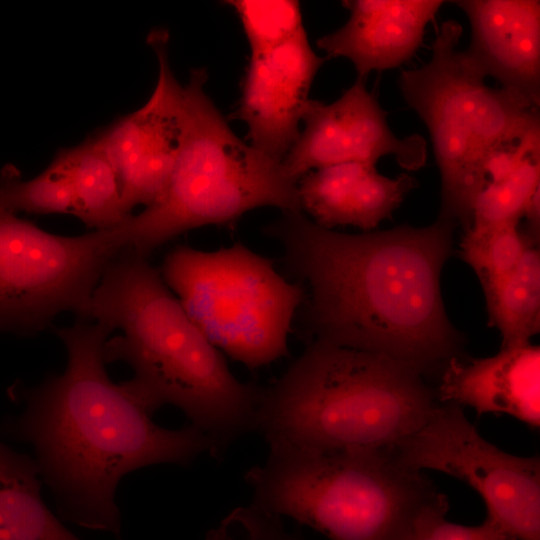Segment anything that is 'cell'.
<instances>
[{"mask_svg": "<svg viewBox=\"0 0 540 540\" xmlns=\"http://www.w3.org/2000/svg\"><path fill=\"white\" fill-rule=\"evenodd\" d=\"M457 224H403L347 234L283 212L265 227L308 288L306 322L316 341L383 355L425 378L463 357L464 336L443 305L440 274Z\"/></svg>", "mask_w": 540, "mask_h": 540, "instance_id": "6da1fadb", "label": "cell"}, {"mask_svg": "<svg viewBox=\"0 0 540 540\" xmlns=\"http://www.w3.org/2000/svg\"><path fill=\"white\" fill-rule=\"evenodd\" d=\"M111 332L81 318L56 328L67 352L65 370L33 387L10 386L9 398L23 410L4 419L0 435L33 447L64 520L119 537L121 479L155 464L187 466L210 453L211 442L190 424L159 426L152 420L156 407L132 379L116 384L109 378L103 348Z\"/></svg>", "mask_w": 540, "mask_h": 540, "instance_id": "7a4b0ae2", "label": "cell"}, {"mask_svg": "<svg viewBox=\"0 0 540 540\" xmlns=\"http://www.w3.org/2000/svg\"><path fill=\"white\" fill-rule=\"evenodd\" d=\"M81 319L123 334L107 339L106 363L123 361L156 409H180L221 459L256 430L261 387L238 380L188 316L161 273L125 248L107 267Z\"/></svg>", "mask_w": 540, "mask_h": 540, "instance_id": "3957f363", "label": "cell"}, {"mask_svg": "<svg viewBox=\"0 0 540 540\" xmlns=\"http://www.w3.org/2000/svg\"><path fill=\"white\" fill-rule=\"evenodd\" d=\"M440 403L411 366L315 340L261 389L255 431L269 447H391L420 429Z\"/></svg>", "mask_w": 540, "mask_h": 540, "instance_id": "277c9868", "label": "cell"}, {"mask_svg": "<svg viewBox=\"0 0 540 540\" xmlns=\"http://www.w3.org/2000/svg\"><path fill=\"white\" fill-rule=\"evenodd\" d=\"M244 480L249 506L287 516L330 540H412L448 497L392 447L308 451L271 446Z\"/></svg>", "mask_w": 540, "mask_h": 540, "instance_id": "5b68a950", "label": "cell"}, {"mask_svg": "<svg viewBox=\"0 0 540 540\" xmlns=\"http://www.w3.org/2000/svg\"><path fill=\"white\" fill-rule=\"evenodd\" d=\"M205 68L184 86L183 135L162 197L123 221L127 248L148 256L164 243L206 225L231 224L250 210L273 206L301 212L298 180L283 162L239 139L205 93Z\"/></svg>", "mask_w": 540, "mask_h": 540, "instance_id": "8992f818", "label": "cell"}, {"mask_svg": "<svg viewBox=\"0 0 540 540\" xmlns=\"http://www.w3.org/2000/svg\"><path fill=\"white\" fill-rule=\"evenodd\" d=\"M461 24L444 21L430 60L402 70L398 85L425 123L441 179L439 218L472 224L473 206L485 187V164L498 148L540 135L538 108L503 88H491L457 49Z\"/></svg>", "mask_w": 540, "mask_h": 540, "instance_id": "52a82bcc", "label": "cell"}, {"mask_svg": "<svg viewBox=\"0 0 540 540\" xmlns=\"http://www.w3.org/2000/svg\"><path fill=\"white\" fill-rule=\"evenodd\" d=\"M160 273L196 326L233 360L257 369L288 354L305 289L267 257L240 243L215 251L179 245Z\"/></svg>", "mask_w": 540, "mask_h": 540, "instance_id": "ba28073f", "label": "cell"}, {"mask_svg": "<svg viewBox=\"0 0 540 540\" xmlns=\"http://www.w3.org/2000/svg\"><path fill=\"white\" fill-rule=\"evenodd\" d=\"M122 223L49 233L0 206V332L34 336L63 311L81 318L109 264L127 248Z\"/></svg>", "mask_w": 540, "mask_h": 540, "instance_id": "9c48e42d", "label": "cell"}, {"mask_svg": "<svg viewBox=\"0 0 540 540\" xmlns=\"http://www.w3.org/2000/svg\"><path fill=\"white\" fill-rule=\"evenodd\" d=\"M407 466L451 475L483 499L487 516L517 540H540V459L486 441L462 407L440 403L416 432L391 446Z\"/></svg>", "mask_w": 540, "mask_h": 540, "instance_id": "30bf717a", "label": "cell"}, {"mask_svg": "<svg viewBox=\"0 0 540 540\" xmlns=\"http://www.w3.org/2000/svg\"><path fill=\"white\" fill-rule=\"evenodd\" d=\"M148 43L157 55L159 76L148 101L97 133L118 177L125 211L145 208L164 194L180 151L184 121V87L168 57L169 33L154 29Z\"/></svg>", "mask_w": 540, "mask_h": 540, "instance_id": "8fae6325", "label": "cell"}, {"mask_svg": "<svg viewBox=\"0 0 540 540\" xmlns=\"http://www.w3.org/2000/svg\"><path fill=\"white\" fill-rule=\"evenodd\" d=\"M301 120L305 127L282 161L298 181L313 169L349 162L375 166L385 156L407 171L425 165L426 141L419 134L399 138L391 131L387 113L364 78L357 77L330 104L309 99Z\"/></svg>", "mask_w": 540, "mask_h": 540, "instance_id": "7c38bea8", "label": "cell"}, {"mask_svg": "<svg viewBox=\"0 0 540 540\" xmlns=\"http://www.w3.org/2000/svg\"><path fill=\"white\" fill-rule=\"evenodd\" d=\"M326 59L313 51L304 28L274 48L251 54L235 117L247 124L252 147L284 160L299 137L310 87Z\"/></svg>", "mask_w": 540, "mask_h": 540, "instance_id": "4fadbf2b", "label": "cell"}, {"mask_svg": "<svg viewBox=\"0 0 540 540\" xmlns=\"http://www.w3.org/2000/svg\"><path fill=\"white\" fill-rule=\"evenodd\" d=\"M471 41L463 52L484 79L540 105V2L537 0H458Z\"/></svg>", "mask_w": 540, "mask_h": 540, "instance_id": "5bb4252c", "label": "cell"}, {"mask_svg": "<svg viewBox=\"0 0 540 540\" xmlns=\"http://www.w3.org/2000/svg\"><path fill=\"white\" fill-rule=\"evenodd\" d=\"M444 2L440 0H347L348 21L317 40L326 58L349 59L359 78L372 71L398 68L421 47L426 26Z\"/></svg>", "mask_w": 540, "mask_h": 540, "instance_id": "9a60e30c", "label": "cell"}, {"mask_svg": "<svg viewBox=\"0 0 540 540\" xmlns=\"http://www.w3.org/2000/svg\"><path fill=\"white\" fill-rule=\"evenodd\" d=\"M436 389L441 403L469 406L477 414L502 413L536 428L540 424V349L530 343L503 348L488 358L449 362Z\"/></svg>", "mask_w": 540, "mask_h": 540, "instance_id": "2e32d148", "label": "cell"}, {"mask_svg": "<svg viewBox=\"0 0 540 540\" xmlns=\"http://www.w3.org/2000/svg\"><path fill=\"white\" fill-rule=\"evenodd\" d=\"M417 182L409 174L389 178L375 166L349 162L309 171L298 181L301 208L331 229L352 225L369 232L391 218Z\"/></svg>", "mask_w": 540, "mask_h": 540, "instance_id": "e0dca14e", "label": "cell"}, {"mask_svg": "<svg viewBox=\"0 0 540 540\" xmlns=\"http://www.w3.org/2000/svg\"><path fill=\"white\" fill-rule=\"evenodd\" d=\"M41 486L35 459L0 442V540H80L46 506Z\"/></svg>", "mask_w": 540, "mask_h": 540, "instance_id": "ac0fdd59", "label": "cell"}, {"mask_svg": "<svg viewBox=\"0 0 540 540\" xmlns=\"http://www.w3.org/2000/svg\"><path fill=\"white\" fill-rule=\"evenodd\" d=\"M55 157L70 180L73 215L84 224L104 230L131 215L124 209L118 177L97 131L76 146L60 149Z\"/></svg>", "mask_w": 540, "mask_h": 540, "instance_id": "d6986e66", "label": "cell"}, {"mask_svg": "<svg viewBox=\"0 0 540 540\" xmlns=\"http://www.w3.org/2000/svg\"><path fill=\"white\" fill-rule=\"evenodd\" d=\"M488 325L501 336V349L530 343L540 329L539 244L530 247L506 274L482 286Z\"/></svg>", "mask_w": 540, "mask_h": 540, "instance_id": "ffe728a7", "label": "cell"}, {"mask_svg": "<svg viewBox=\"0 0 540 540\" xmlns=\"http://www.w3.org/2000/svg\"><path fill=\"white\" fill-rule=\"evenodd\" d=\"M539 193L540 153H535L504 179L486 183L474 202L470 228L519 225Z\"/></svg>", "mask_w": 540, "mask_h": 540, "instance_id": "44dd1931", "label": "cell"}, {"mask_svg": "<svg viewBox=\"0 0 540 540\" xmlns=\"http://www.w3.org/2000/svg\"><path fill=\"white\" fill-rule=\"evenodd\" d=\"M0 206L14 212L30 214H72L73 192L69 177L54 156L38 176L24 181L13 165L0 172Z\"/></svg>", "mask_w": 540, "mask_h": 540, "instance_id": "7402d4cb", "label": "cell"}, {"mask_svg": "<svg viewBox=\"0 0 540 540\" xmlns=\"http://www.w3.org/2000/svg\"><path fill=\"white\" fill-rule=\"evenodd\" d=\"M536 244H539V235L519 225L469 228L460 242L459 254L483 286L509 272Z\"/></svg>", "mask_w": 540, "mask_h": 540, "instance_id": "603a6c76", "label": "cell"}, {"mask_svg": "<svg viewBox=\"0 0 540 540\" xmlns=\"http://www.w3.org/2000/svg\"><path fill=\"white\" fill-rule=\"evenodd\" d=\"M251 54L274 48L304 28L300 4L291 0H231Z\"/></svg>", "mask_w": 540, "mask_h": 540, "instance_id": "cb8c5ba5", "label": "cell"}, {"mask_svg": "<svg viewBox=\"0 0 540 540\" xmlns=\"http://www.w3.org/2000/svg\"><path fill=\"white\" fill-rule=\"evenodd\" d=\"M448 510L449 504L425 514L412 540H517L489 516L480 525L465 526L447 521Z\"/></svg>", "mask_w": 540, "mask_h": 540, "instance_id": "d4e9b609", "label": "cell"}, {"mask_svg": "<svg viewBox=\"0 0 540 540\" xmlns=\"http://www.w3.org/2000/svg\"><path fill=\"white\" fill-rule=\"evenodd\" d=\"M226 519L244 532V540H306L300 532L288 531L281 517L271 515L251 506L238 507Z\"/></svg>", "mask_w": 540, "mask_h": 540, "instance_id": "484cf974", "label": "cell"}, {"mask_svg": "<svg viewBox=\"0 0 540 540\" xmlns=\"http://www.w3.org/2000/svg\"><path fill=\"white\" fill-rule=\"evenodd\" d=\"M230 522L224 518L220 524L209 530L205 536V540H235L230 534Z\"/></svg>", "mask_w": 540, "mask_h": 540, "instance_id": "4316f807", "label": "cell"}]
</instances>
